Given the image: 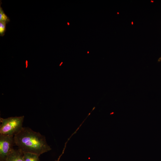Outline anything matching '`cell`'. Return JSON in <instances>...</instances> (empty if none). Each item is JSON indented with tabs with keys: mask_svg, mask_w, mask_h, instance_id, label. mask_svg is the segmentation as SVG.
Instances as JSON below:
<instances>
[{
	"mask_svg": "<svg viewBox=\"0 0 161 161\" xmlns=\"http://www.w3.org/2000/svg\"><path fill=\"white\" fill-rule=\"evenodd\" d=\"M14 138L15 145L23 153H31L40 156L51 149L44 136L28 127H23Z\"/></svg>",
	"mask_w": 161,
	"mask_h": 161,
	"instance_id": "obj_1",
	"label": "cell"
},
{
	"mask_svg": "<svg viewBox=\"0 0 161 161\" xmlns=\"http://www.w3.org/2000/svg\"><path fill=\"white\" fill-rule=\"evenodd\" d=\"M24 116L0 118V134L14 136L23 127Z\"/></svg>",
	"mask_w": 161,
	"mask_h": 161,
	"instance_id": "obj_2",
	"label": "cell"
},
{
	"mask_svg": "<svg viewBox=\"0 0 161 161\" xmlns=\"http://www.w3.org/2000/svg\"><path fill=\"white\" fill-rule=\"evenodd\" d=\"M14 136L0 134V161H5L14 149Z\"/></svg>",
	"mask_w": 161,
	"mask_h": 161,
	"instance_id": "obj_3",
	"label": "cell"
},
{
	"mask_svg": "<svg viewBox=\"0 0 161 161\" xmlns=\"http://www.w3.org/2000/svg\"><path fill=\"white\" fill-rule=\"evenodd\" d=\"M23 153L19 149H13L8 156L5 161H24Z\"/></svg>",
	"mask_w": 161,
	"mask_h": 161,
	"instance_id": "obj_4",
	"label": "cell"
},
{
	"mask_svg": "<svg viewBox=\"0 0 161 161\" xmlns=\"http://www.w3.org/2000/svg\"><path fill=\"white\" fill-rule=\"evenodd\" d=\"M39 156L32 153H23V159L24 161H40Z\"/></svg>",
	"mask_w": 161,
	"mask_h": 161,
	"instance_id": "obj_5",
	"label": "cell"
},
{
	"mask_svg": "<svg viewBox=\"0 0 161 161\" xmlns=\"http://www.w3.org/2000/svg\"><path fill=\"white\" fill-rule=\"evenodd\" d=\"M10 21L9 18L6 15L3 10L2 8L0 6V21L7 23Z\"/></svg>",
	"mask_w": 161,
	"mask_h": 161,
	"instance_id": "obj_6",
	"label": "cell"
},
{
	"mask_svg": "<svg viewBox=\"0 0 161 161\" xmlns=\"http://www.w3.org/2000/svg\"><path fill=\"white\" fill-rule=\"evenodd\" d=\"M6 23L4 22L0 21V35L2 36L4 35L6 31Z\"/></svg>",
	"mask_w": 161,
	"mask_h": 161,
	"instance_id": "obj_7",
	"label": "cell"
},
{
	"mask_svg": "<svg viewBox=\"0 0 161 161\" xmlns=\"http://www.w3.org/2000/svg\"><path fill=\"white\" fill-rule=\"evenodd\" d=\"M66 145H65V147H64V150H63V152H62V153L61 154V155L59 156V157L58 159L56 161H60V159L61 158V156L63 154V153H64V150H65V147L66 146Z\"/></svg>",
	"mask_w": 161,
	"mask_h": 161,
	"instance_id": "obj_8",
	"label": "cell"
},
{
	"mask_svg": "<svg viewBox=\"0 0 161 161\" xmlns=\"http://www.w3.org/2000/svg\"><path fill=\"white\" fill-rule=\"evenodd\" d=\"M68 25H69V23H68Z\"/></svg>",
	"mask_w": 161,
	"mask_h": 161,
	"instance_id": "obj_9",
	"label": "cell"
},
{
	"mask_svg": "<svg viewBox=\"0 0 161 161\" xmlns=\"http://www.w3.org/2000/svg\"><path fill=\"white\" fill-rule=\"evenodd\" d=\"M88 52V53H89V52Z\"/></svg>",
	"mask_w": 161,
	"mask_h": 161,
	"instance_id": "obj_10",
	"label": "cell"
}]
</instances>
